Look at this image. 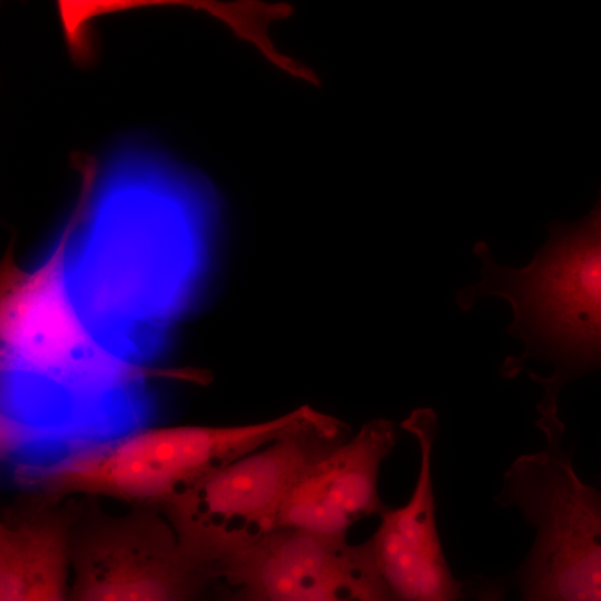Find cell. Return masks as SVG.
Segmentation results:
<instances>
[{"mask_svg":"<svg viewBox=\"0 0 601 601\" xmlns=\"http://www.w3.org/2000/svg\"><path fill=\"white\" fill-rule=\"evenodd\" d=\"M548 229V240L522 268L496 264L487 245L477 243L481 279L455 296L462 311L490 296L510 304L513 318L506 332L524 343V351L505 359L504 377L521 373L530 358L551 364L549 376L529 372L544 391L536 405L539 421L560 418L562 388L601 371V228L587 215L573 223L553 221Z\"/></svg>","mask_w":601,"mask_h":601,"instance_id":"cell-1","label":"cell"},{"mask_svg":"<svg viewBox=\"0 0 601 601\" xmlns=\"http://www.w3.org/2000/svg\"><path fill=\"white\" fill-rule=\"evenodd\" d=\"M300 407L270 421L231 426L149 427L87 444L59 460L24 471L49 501L106 496L161 506L234 461L297 425Z\"/></svg>","mask_w":601,"mask_h":601,"instance_id":"cell-2","label":"cell"},{"mask_svg":"<svg viewBox=\"0 0 601 601\" xmlns=\"http://www.w3.org/2000/svg\"><path fill=\"white\" fill-rule=\"evenodd\" d=\"M347 439L345 426L311 410L277 440L157 508L184 551L218 578L223 565L279 529L283 506L298 481Z\"/></svg>","mask_w":601,"mask_h":601,"instance_id":"cell-3","label":"cell"},{"mask_svg":"<svg viewBox=\"0 0 601 601\" xmlns=\"http://www.w3.org/2000/svg\"><path fill=\"white\" fill-rule=\"evenodd\" d=\"M91 199L79 195L59 242L40 265H18L10 244L0 265V365L6 376L58 385H95L162 372L118 357L101 345L68 290L66 262L71 238Z\"/></svg>","mask_w":601,"mask_h":601,"instance_id":"cell-4","label":"cell"},{"mask_svg":"<svg viewBox=\"0 0 601 601\" xmlns=\"http://www.w3.org/2000/svg\"><path fill=\"white\" fill-rule=\"evenodd\" d=\"M519 456L496 501L516 508L535 530L515 573L520 601H601V491L577 474L564 431Z\"/></svg>","mask_w":601,"mask_h":601,"instance_id":"cell-5","label":"cell"},{"mask_svg":"<svg viewBox=\"0 0 601 601\" xmlns=\"http://www.w3.org/2000/svg\"><path fill=\"white\" fill-rule=\"evenodd\" d=\"M69 601H203L215 572L191 559L157 506L76 512L68 539Z\"/></svg>","mask_w":601,"mask_h":601,"instance_id":"cell-6","label":"cell"},{"mask_svg":"<svg viewBox=\"0 0 601 601\" xmlns=\"http://www.w3.org/2000/svg\"><path fill=\"white\" fill-rule=\"evenodd\" d=\"M219 578L265 601H395L367 540L289 528L227 562Z\"/></svg>","mask_w":601,"mask_h":601,"instance_id":"cell-7","label":"cell"},{"mask_svg":"<svg viewBox=\"0 0 601 601\" xmlns=\"http://www.w3.org/2000/svg\"><path fill=\"white\" fill-rule=\"evenodd\" d=\"M437 420L430 408L415 410L402 427L418 444L420 466L410 500L388 508L367 540L395 601H463L469 587L451 571L436 524L432 454Z\"/></svg>","mask_w":601,"mask_h":601,"instance_id":"cell-8","label":"cell"},{"mask_svg":"<svg viewBox=\"0 0 601 601\" xmlns=\"http://www.w3.org/2000/svg\"><path fill=\"white\" fill-rule=\"evenodd\" d=\"M395 442L393 423L374 420L365 424L298 481L283 506L279 529L346 536L356 522L380 516L387 506L378 494L380 469Z\"/></svg>","mask_w":601,"mask_h":601,"instance_id":"cell-9","label":"cell"},{"mask_svg":"<svg viewBox=\"0 0 601 601\" xmlns=\"http://www.w3.org/2000/svg\"><path fill=\"white\" fill-rule=\"evenodd\" d=\"M42 506L29 515L31 571L22 601H69L68 539L76 506Z\"/></svg>","mask_w":601,"mask_h":601,"instance_id":"cell-10","label":"cell"},{"mask_svg":"<svg viewBox=\"0 0 601 601\" xmlns=\"http://www.w3.org/2000/svg\"><path fill=\"white\" fill-rule=\"evenodd\" d=\"M31 571L29 516L0 526V601H22Z\"/></svg>","mask_w":601,"mask_h":601,"instance_id":"cell-11","label":"cell"},{"mask_svg":"<svg viewBox=\"0 0 601 601\" xmlns=\"http://www.w3.org/2000/svg\"><path fill=\"white\" fill-rule=\"evenodd\" d=\"M504 584L501 581L487 582L477 591V601H503L504 600Z\"/></svg>","mask_w":601,"mask_h":601,"instance_id":"cell-12","label":"cell"},{"mask_svg":"<svg viewBox=\"0 0 601 601\" xmlns=\"http://www.w3.org/2000/svg\"><path fill=\"white\" fill-rule=\"evenodd\" d=\"M219 601H265L246 590L239 588L224 589L219 594Z\"/></svg>","mask_w":601,"mask_h":601,"instance_id":"cell-13","label":"cell"},{"mask_svg":"<svg viewBox=\"0 0 601 601\" xmlns=\"http://www.w3.org/2000/svg\"><path fill=\"white\" fill-rule=\"evenodd\" d=\"M588 216L598 227L601 228V195L593 209L588 214Z\"/></svg>","mask_w":601,"mask_h":601,"instance_id":"cell-14","label":"cell"},{"mask_svg":"<svg viewBox=\"0 0 601 601\" xmlns=\"http://www.w3.org/2000/svg\"><path fill=\"white\" fill-rule=\"evenodd\" d=\"M599 481H600V483H601V475H600V477H599Z\"/></svg>","mask_w":601,"mask_h":601,"instance_id":"cell-15","label":"cell"}]
</instances>
